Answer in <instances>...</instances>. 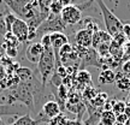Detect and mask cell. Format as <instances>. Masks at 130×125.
<instances>
[{"instance_id": "18", "label": "cell", "mask_w": 130, "mask_h": 125, "mask_svg": "<svg viewBox=\"0 0 130 125\" xmlns=\"http://www.w3.org/2000/svg\"><path fill=\"white\" fill-rule=\"evenodd\" d=\"M107 100H108V95H107L106 93H99L93 97L92 103L94 105L95 108H101V107L104 108V106H105V103L107 102Z\"/></svg>"}, {"instance_id": "25", "label": "cell", "mask_w": 130, "mask_h": 125, "mask_svg": "<svg viewBox=\"0 0 130 125\" xmlns=\"http://www.w3.org/2000/svg\"><path fill=\"white\" fill-rule=\"evenodd\" d=\"M122 71H123V74L129 76L130 75V61H124V64L122 65Z\"/></svg>"}, {"instance_id": "1", "label": "cell", "mask_w": 130, "mask_h": 125, "mask_svg": "<svg viewBox=\"0 0 130 125\" xmlns=\"http://www.w3.org/2000/svg\"><path fill=\"white\" fill-rule=\"evenodd\" d=\"M56 70V56L52 47H47L43 51L40 60L37 63V71L41 76V84L45 87L47 81L52 77Z\"/></svg>"}, {"instance_id": "2", "label": "cell", "mask_w": 130, "mask_h": 125, "mask_svg": "<svg viewBox=\"0 0 130 125\" xmlns=\"http://www.w3.org/2000/svg\"><path fill=\"white\" fill-rule=\"evenodd\" d=\"M96 3L100 11H101L102 21H104V24H105V30L112 37L123 32V25L124 24L121 22V19L107 7L106 4L104 3V0H96Z\"/></svg>"}, {"instance_id": "22", "label": "cell", "mask_w": 130, "mask_h": 125, "mask_svg": "<svg viewBox=\"0 0 130 125\" xmlns=\"http://www.w3.org/2000/svg\"><path fill=\"white\" fill-rule=\"evenodd\" d=\"M54 0H36L37 3V6H39V9L43 11V12H48L50 13V5L53 3Z\"/></svg>"}, {"instance_id": "34", "label": "cell", "mask_w": 130, "mask_h": 125, "mask_svg": "<svg viewBox=\"0 0 130 125\" xmlns=\"http://www.w3.org/2000/svg\"><path fill=\"white\" fill-rule=\"evenodd\" d=\"M129 101H130V95H129Z\"/></svg>"}, {"instance_id": "13", "label": "cell", "mask_w": 130, "mask_h": 125, "mask_svg": "<svg viewBox=\"0 0 130 125\" xmlns=\"http://www.w3.org/2000/svg\"><path fill=\"white\" fill-rule=\"evenodd\" d=\"M116 85L119 90L123 92H129L130 90V77L123 72H117L116 74Z\"/></svg>"}, {"instance_id": "6", "label": "cell", "mask_w": 130, "mask_h": 125, "mask_svg": "<svg viewBox=\"0 0 130 125\" xmlns=\"http://www.w3.org/2000/svg\"><path fill=\"white\" fill-rule=\"evenodd\" d=\"M93 34L94 31L90 29L82 28L75 34V43L76 46L83 47V48H90L93 43Z\"/></svg>"}, {"instance_id": "31", "label": "cell", "mask_w": 130, "mask_h": 125, "mask_svg": "<svg viewBox=\"0 0 130 125\" xmlns=\"http://www.w3.org/2000/svg\"><path fill=\"white\" fill-rule=\"evenodd\" d=\"M29 1H30V3H32V4H37L36 0H29Z\"/></svg>"}, {"instance_id": "32", "label": "cell", "mask_w": 130, "mask_h": 125, "mask_svg": "<svg viewBox=\"0 0 130 125\" xmlns=\"http://www.w3.org/2000/svg\"><path fill=\"white\" fill-rule=\"evenodd\" d=\"M0 125H5V124H4V121L1 120V119H0Z\"/></svg>"}, {"instance_id": "4", "label": "cell", "mask_w": 130, "mask_h": 125, "mask_svg": "<svg viewBox=\"0 0 130 125\" xmlns=\"http://www.w3.org/2000/svg\"><path fill=\"white\" fill-rule=\"evenodd\" d=\"M60 18L66 25H76L82 21V10L79 6L72 4L63 9Z\"/></svg>"}, {"instance_id": "20", "label": "cell", "mask_w": 130, "mask_h": 125, "mask_svg": "<svg viewBox=\"0 0 130 125\" xmlns=\"http://www.w3.org/2000/svg\"><path fill=\"white\" fill-rule=\"evenodd\" d=\"M63 5L59 3V0H54L51 5H50V14H53V16H60L61 11H63Z\"/></svg>"}, {"instance_id": "11", "label": "cell", "mask_w": 130, "mask_h": 125, "mask_svg": "<svg viewBox=\"0 0 130 125\" xmlns=\"http://www.w3.org/2000/svg\"><path fill=\"white\" fill-rule=\"evenodd\" d=\"M112 36L104 29H99L93 34V43H92V48H96L101 43H111Z\"/></svg>"}, {"instance_id": "27", "label": "cell", "mask_w": 130, "mask_h": 125, "mask_svg": "<svg viewBox=\"0 0 130 125\" xmlns=\"http://www.w3.org/2000/svg\"><path fill=\"white\" fill-rule=\"evenodd\" d=\"M6 77H7V76H6V71H5L4 66H3V65H0V82H1V81H4Z\"/></svg>"}, {"instance_id": "28", "label": "cell", "mask_w": 130, "mask_h": 125, "mask_svg": "<svg viewBox=\"0 0 130 125\" xmlns=\"http://www.w3.org/2000/svg\"><path fill=\"white\" fill-rule=\"evenodd\" d=\"M59 3L63 5V7H68L70 5H72V0H59Z\"/></svg>"}, {"instance_id": "5", "label": "cell", "mask_w": 130, "mask_h": 125, "mask_svg": "<svg viewBox=\"0 0 130 125\" xmlns=\"http://www.w3.org/2000/svg\"><path fill=\"white\" fill-rule=\"evenodd\" d=\"M11 34L14 36V39L18 42H27L28 41L29 35V27L27 22L23 19L17 18L14 21V23L11 27Z\"/></svg>"}, {"instance_id": "3", "label": "cell", "mask_w": 130, "mask_h": 125, "mask_svg": "<svg viewBox=\"0 0 130 125\" xmlns=\"http://www.w3.org/2000/svg\"><path fill=\"white\" fill-rule=\"evenodd\" d=\"M68 25L61 21L60 16H53L50 14L48 18L37 29V35L43 36L46 34H53V32H64Z\"/></svg>"}, {"instance_id": "26", "label": "cell", "mask_w": 130, "mask_h": 125, "mask_svg": "<svg viewBox=\"0 0 130 125\" xmlns=\"http://www.w3.org/2000/svg\"><path fill=\"white\" fill-rule=\"evenodd\" d=\"M123 59L125 61H130V43L125 47V51H124V54H123Z\"/></svg>"}, {"instance_id": "10", "label": "cell", "mask_w": 130, "mask_h": 125, "mask_svg": "<svg viewBox=\"0 0 130 125\" xmlns=\"http://www.w3.org/2000/svg\"><path fill=\"white\" fill-rule=\"evenodd\" d=\"M50 37H51V47L54 51V56L57 59L59 51L65 45L69 43V39L65 35V32H53V34H50Z\"/></svg>"}, {"instance_id": "16", "label": "cell", "mask_w": 130, "mask_h": 125, "mask_svg": "<svg viewBox=\"0 0 130 125\" xmlns=\"http://www.w3.org/2000/svg\"><path fill=\"white\" fill-rule=\"evenodd\" d=\"M40 123H43V121L41 119H32L30 113L28 112L27 114L19 117L17 120L13 121L12 124H10V125H39Z\"/></svg>"}, {"instance_id": "12", "label": "cell", "mask_w": 130, "mask_h": 125, "mask_svg": "<svg viewBox=\"0 0 130 125\" xmlns=\"http://www.w3.org/2000/svg\"><path fill=\"white\" fill-rule=\"evenodd\" d=\"M24 106H13V105H0V116H24L27 113H23L22 110Z\"/></svg>"}, {"instance_id": "21", "label": "cell", "mask_w": 130, "mask_h": 125, "mask_svg": "<svg viewBox=\"0 0 130 125\" xmlns=\"http://www.w3.org/2000/svg\"><path fill=\"white\" fill-rule=\"evenodd\" d=\"M76 78H77V81H78V82H81V83H82V85L84 84V87H86L88 83H90V81H92V78H90V74H89V72H87L86 70H81Z\"/></svg>"}, {"instance_id": "29", "label": "cell", "mask_w": 130, "mask_h": 125, "mask_svg": "<svg viewBox=\"0 0 130 125\" xmlns=\"http://www.w3.org/2000/svg\"><path fill=\"white\" fill-rule=\"evenodd\" d=\"M74 125H83V124H82V121H81V120L78 119L77 121H75V124H74Z\"/></svg>"}, {"instance_id": "8", "label": "cell", "mask_w": 130, "mask_h": 125, "mask_svg": "<svg viewBox=\"0 0 130 125\" xmlns=\"http://www.w3.org/2000/svg\"><path fill=\"white\" fill-rule=\"evenodd\" d=\"M45 48L40 42H32L27 47V51H25V59L32 64H37L41 56L43 54Z\"/></svg>"}, {"instance_id": "23", "label": "cell", "mask_w": 130, "mask_h": 125, "mask_svg": "<svg viewBox=\"0 0 130 125\" xmlns=\"http://www.w3.org/2000/svg\"><path fill=\"white\" fill-rule=\"evenodd\" d=\"M129 118L123 113V114H119V116H116V124H119V125H124L125 121L128 120Z\"/></svg>"}, {"instance_id": "33", "label": "cell", "mask_w": 130, "mask_h": 125, "mask_svg": "<svg viewBox=\"0 0 130 125\" xmlns=\"http://www.w3.org/2000/svg\"><path fill=\"white\" fill-rule=\"evenodd\" d=\"M98 125H104V124H102V123H99V124H98Z\"/></svg>"}, {"instance_id": "14", "label": "cell", "mask_w": 130, "mask_h": 125, "mask_svg": "<svg viewBox=\"0 0 130 125\" xmlns=\"http://www.w3.org/2000/svg\"><path fill=\"white\" fill-rule=\"evenodd\" d=\"M98 81L100 84H112L116 82V72L112 69H106L102 70L99 74Z\"/></svg>"}, {"instance_id": "17", "label": "cell", "mask_w": 130, "mask_h": 125, "mask_svg": "<svg viewBox=\"0 0 130 125\" xmlns=\"http://www.w3.org/2000/svg\"><path fill=\"white\" fill-rule=\"evenodd\" d=\"M100 123L104 125H116V114L112 111H102Z\"/></svg>"}, {"instance_id": "7", "label": "cell", "mask_w": 130, "mask_h": 125, "mask_svg": "<svg viewBox=\"0 0 130 125\" xmlns=\"http://www.w3.org/2000/svg\"><path fill=\"white\" fill-rule=\"evenodd\" d=\"M100 57L96 53L94 48H87V51L84 52V54L81 57V67L83 70L86 66H98V67H102V64L100 61Z\"/></svg>"}, {"instance_id": "9", "label": "cell", "mask_w": 130, "mask_h": 125, "mask_svg": "<svg viewBox=\"0 0 130 125\" xmlns=\"http://www.w3.org/2000/svg\"><path fill=\"white\" fill-rule=\"evenodd\" d=\"M61 108L59 106V103L57 101H47L43 106H42V116H43V119L46 121H50L52 119H54L56 117H58L60 114Z\"/></svg>"}, {"instance_id": "30", "label": "cell", "mask_w": 130, "mask_h": 125, "mask_svg": "<svg viewBox=\"0 0 130 125\" xmlns=\"http://www.w3.org/2000/svg\"><path fill=\"white\" fill-rule=\"evenodd\" d=\"M124 125H130V118H129V119H128V120L125 121V124H124Z\"/></svg>"}, {"instance_id": "24", "label": "cell", "mask_w": 130, "mask_h": 125, "mask_svg": "<svg viewBox=\"0 0 130 125\" xmlns=\"http://www.w3.org/2000/svg\"><path fill=\"white\" fill-rule=\"evenodd\" d=\"M123 34L125 36L126 41H129L130 43V24H124L123 25Z\"/></svg>"}, {"instance_id": "15", "label": "cell", "mask_w": 130, "mask_h": 125, "mask_svg": "<svg viewBox=\"0 0 130 125\" xmlns=\"http://www.w3.org/2000/svg\"><path fill=\"white\" fill-rule=\"evenodd\" d=\"M14 75L18 77L19 82H22V83H27V82H30L34 77H32V71L29 67H24V66H21L16 72Z\"/></svg>"}, {"instance_id": "19", "label": "cell", "mask_w": 130, "mask_h": 125, "mask_svg": "<svg viewBox=\"0 0 130 125\" xmlns=\"http://www.w3.org/2000/svg\"><path fill=\"white\" fill-rule=\"evenodd\" d=\"M125 108H126V103L122 100H116V102L113 103L112 106V110L111 111L116 114V116H119V114H123L125 112Z\"/></svg>"}]
</instances>
